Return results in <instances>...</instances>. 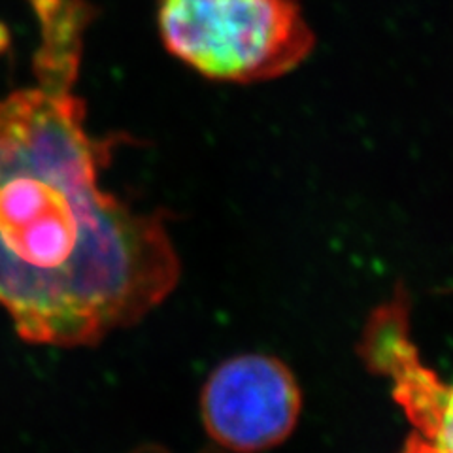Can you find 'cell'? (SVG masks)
Listing matches in <instances>:
<instances>
[{
	"label": "cell",
	"mask_w": 453,
	"mask_h": 453,
	"mask_svg": "<svg viewBox=\"0 0 453 453\" xmlns=\"http://www.w3.org/2000/svg\"><path fill=\"white\" fill-rule=\"evenodd\" d=\"M403 453H438V451L429 441H425L423 436L412 434L408 438V442H406Z\"/></svg>",
	"instance_id": "obj_7"
},
{
	"label": "cell",
	"mask_w": 453,
	"mask_h": 453,
	"mask_svg": "<svg viewBox=\"0 0 453 453\" xmlns=\"http://www.w3.org/2000/svg\"><path fill=\"white\" fill-rule=\"evenodd\" d=\"M73 91L0 98V308L25 342L55 348L131 327L181 274L165 211L101 188L127 136L91 134Z\"/></svg>",
	"instance_id": "obj_1"
},
{
	"label": "cell",
	"mask_w": 453,
	"mask_h": 453,
	"mask_svg": "<svg viewBox=\"0 0 453 453\" xmlns=\"http://www.w3.org/2000/svg\"><path fill=\"white\" fill-rule=\"evenodd\" d=\"M303 395L289 366L280 359L248 353L223 361L201 395L208 434L236 453H259L293 433Z\"/></svg>",
	"instance_id": "obj_3"
},
{
	"label": "cell",
	"mask_w": 453,
	"mask_h": 453,
	"mask_svg": "<svg viewBox=\"0 0 453 453\" xmlns=\"http://www.w3.org/2000/svg\"><path fill=\"white\" fill-rule=\"evenodd\" d=\"M40 21L42 42L33 70L40 85L74 89L81 65L83 35L93 19L88 0H28Z\"/></svg>",
	"instance_id": "obj_5"
},
{
	"label": "cell",
	"mask_w": 453,
	"mask_h": 453,
	"mask_svg": "<svg viewBox=\"0 0 453 453\" xmlns=\"http://www.w3.org/2000/svg\"><path fill=\"white\" fill-rule=\"evenodd\" d=\"M361 356L371 371L393 380V396L425 441H431L448 386L419 359L410 334V303L404 289L380 304L361 336Z\"/></svg>",
	"instance_id": "obj_4"
},
{
	"label": "cell",
	"mask_w": 453,
	"mask_h": 453,
	"mask_svg": "<svg viewBox=\"0 0 453 453\" xmlns=\"http://www.w3.org/2000/svg\"><path fill=\"white\" fill-rule=\"evenodd\" d=\"M438 453H453V386H448V395L436 429L429 441Z\"/></svg>",
	"instance_id": "obj_6"
},
{
	"label": "cell",
	"mask_w": 453,
	"mask_h": 453,
	"mask_svg": "<svg viewBox=\"0 0 453 453\" xmlns=\"http://www.w3.org/2000/svg\"><path fill=\"white\" fill-rule=\"evenodd\" d=\"M6 46H8V33L6 28L0 25V51H3Z\"/></svg>",
	"instance_id": "obj_8"
},
{
	"label": "cell",
	"mask_w": 453,
	"mask_h": 453,
	"mask_svg": "<svg viewBox=\"0 0 453 453\" xmlns=\"http://www.w3.org/2000/svg\"><path fill=\"white\" fill-rule=\"evenodd\" d=\"M157 25L170 55L226 83L286 76L316 46L301 0H159Z\"/></svg>",
	"instance_id": "obj_2"
}]
</instances>
